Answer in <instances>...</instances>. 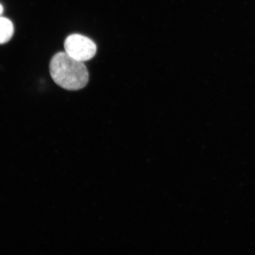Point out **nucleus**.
<instances>
[{
  "label": "nucleus",
  "instance_id": "nucleus-1",
  "mask_svg": "<svg viewBox=\"0 0 255 255\" xmlns=\"http://www.w3.org/2000/svg\"><path fill=\"white\" fill-rule=\"evenodd\" d=\"M49 70L54 82L66 90H79L88 84L89 73L84 62L72 58L66 52L57 53L52 57Z\"/></svg>",
  "mask_w": 255,
  "mask_h": 255
},
{
  "label": "nucleus",
  "instance_id": "nucleus-2",
  "mask_svg": "<svg viewBox=\"0 0 255 255\" xmlns=\"http://www.w3.org/2000/svg\"><path fill=\"white\" fill-rule=\"evenodd\" d=\"M64 47L68 55L82 62L93 58L97 50L94 41L78 34L70 35L67 37Z\"/></svg>",
  "mask_w": 255,
  "mask_h": 255
},
{
  "label": "nucleus",
  "instance_id": "nucleus-3",
  "mask_svg": "<svg viewBox=\"0 0 255 255\" xmlns=\"http://www.w3.org/2000/svg\"><path fill=\"white\" fill-rule=\"evenodd\" d=\"M14 34V26L8 18L0 17V44L10 40Z\"/></svg>",
  "mask_w": 255,
  "mask_h": 255
},
{
  "label": "nucleus",
  "instance_id": "nucleus-4",
  "mask_svg": "<svg viewBox=\"0 0 255 255\" xmlns=\"http://www.w3.org/2000/svg\"><path fill=\"white\" fill-rule=\"evenodd\" d=\"M3 11V8L2 7V5L0 4V15L2 14V12Z\"/></svg>",
  "mask_w": 255,
  "mask_h": 255
}]
</instances>
